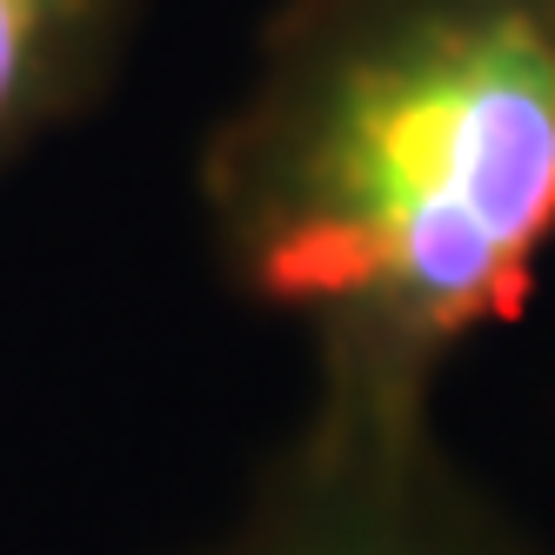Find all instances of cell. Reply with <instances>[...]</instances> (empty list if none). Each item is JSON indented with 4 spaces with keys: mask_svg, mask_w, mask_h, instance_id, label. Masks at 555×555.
I'll return each mask as SVG.
<instances>
[{
    "mask_svg": "<svg viewBox=\"0 0 555 555\" xmlns=\"http://www.w3.org/2000/svg\"><path fill=\"white\" fill-rule=\"evenodd\" d=\"M147 0H0V181L107 94Z\"/></svg>",
    "mask_w": 555,
    "mask_h": 555,
    "instance_id": "3",
    "label": "cell"
},
{
    "mask_svg": "<svg viewBox=\"0 0 555 555\" xmlns=\"http://www.w3.org/2000/svg\"><path fill=\"white\" fill-rule=\"evenodd\" d=\"M215 274L308 402L442 415L555 261V0H274L194 154Z\"/></svg>",
    "mask_w": 555,
    "mask_h": 555,
    "instance_id": "1",
    "label": "cell"
},
{
    "mask_svg": "<svg viewBox=\"0 0 555 555\" xmlns=\"http://www.w3.org/2000/svg\"><path fill=\"white\" fill-rule=\"evenodd\" d=\"M175 555H555V542L449 442L442 415L314 409Z\"/></svg>",
    "mask_w": 555,
    "mask_h": 555,
    "instance_id": "2",
    "label": "cell"
}]
</instances>
